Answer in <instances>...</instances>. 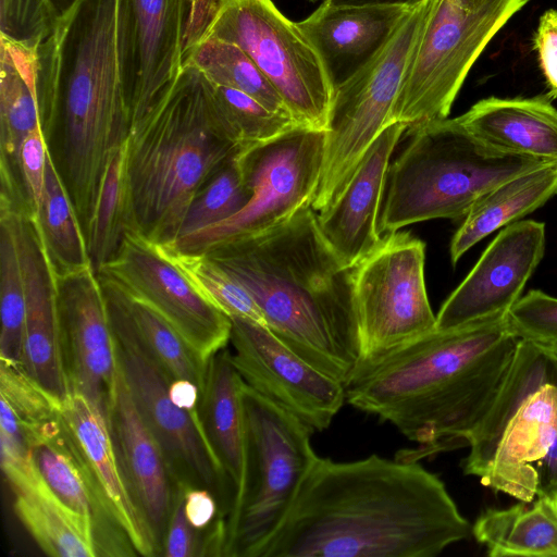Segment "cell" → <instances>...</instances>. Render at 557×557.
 Returning a JSON list of instances; mask_svg holds the SVG:
<instances>
[{
	"label": "cell",
	"instance_id": "8992f818",
	"mask_svg": "<svg viewBox=\"0 0 557 557\" xmlns=\"http://www.w3.org/2000/svg\"><path fill=\"white\" fill-rule=\"evenodd\" d=\"M463 473L518 500L557 496V350L519 341L468 438Z\"/></svg>",
	"mask_w": 557,
	"mask_h": 557
},
{
	"label": "cell",
	"instance_id": "4316f807",
	"mask_svg": "<svg viewBox=\"0 0 557 557\" xmlns=\"http://www.w3.org/2000/svg\"><path fill=\"white\" fill-rule=\"evenodd\" d=\"M34 462L57 496L89 518L98 557L136 554L128 537L110 512L64 422L61 431L32 449Z\"/></svg>",
	"mask_w": 557,
	"mask_h": 557
},
{
	"label": "cell",
	"instance_id": "9c48e42d",
	"mask_svg": "<svg viewBox=\"0 0 557 557\" xmlns=\"http://www.w3.org/2000/svg\"><path fill=\"white\" fill-rule=\"evenodd\" d=\"M434 0L409 9L384 47L334 88L315 212L341 196L368 148L392 122V112Z\"/></svg>",
	"mask_w": 557,
	"mask_h": 557
},
{
	"label": "cell",
	"instance_id": "ee69618b",
	"mask_svg": "<svg viewBox=\"0 0 557 557\" xmlns=\"http://www.w3.org/2000/svg\"><path fill=\"white\" fill-rule=\"evenodd\" d=\"M48 152L41 126L26 138L21 149V173L35 220L45 191Z\"/></svg>",
	"mask_w": 557,
	"mask_h": 557
},
{
	"label": "cell",
	"instance_id": "681fc988",
	"mask_svg": "<svg viewBox=\"0 0 557 557\" xmlns=\"http://www.w3.org/2000/svg\"><path fill=\"white\" fill-rule=\"evenodd\" d=\"M77 0H58L62 14L67 11Z\"/></svg>",
	"mask_w": 557,
	"mask_h": 557
},
{
	"label": "cell",
	"instance_id": "7402d4cb",
	"mask_svg": "<svg viewBox=\"0 0 557 557\" xmlns=\"http://www.w3.org/2000/svg\"><path fill=\"white\" fill-rule=\"evenodd\" d=\"M107 418L128 487L162 550L175 484L160 444L134 404L119 362L107 400Z\"/></svg>",
	"mask_w": 557,
	"mask_h": 557
},
{
	"label": "cell",
	"instance_id": "4fadbf2b",
	"mask_svg": "<svg viewBox=\"0 0 557 557\" xmlns=\"http://www.w3.org/2000/svg\"><path fill=\"white\" fill-rule=\"evenodd\" d=\"M424 260L425 244L410 233L396 231L386 233L354 268L359 329L354 375L435 330Z\"/></svg>",
	"mask_w": 557,
	"mask_h": 557
},
{
	"label": "cell",
	"instance_id": "8d00e7d4",
	"mask_svg": "<svg viewBox=\"0 0 557 557\" xmlns=\"http://www.w3.org/2000/svg\"><path fill=\"white\" fill-rule=\"evenodd\" d=\"M0 361L22 366L26 298L15 236L0 215Z\"/></svg>",
	"mask_w": 557,
	"mask_h": 557
},
{
	"label": "cell",
	"instance_id": "6da1fadb",
	"mask_svg": "<svg viewBox=\"0 0 557 557\" xmlns=\"http://www.w3.org/2000/svg\"><path fill=\"white\" fill-rule=\"evenodd\" d=\"M470 535L443 481L418 461L318 456L259 557H434Z\"/></svg>",
	"mask_w": 557,
	"mask_h": 557
},
{
	"label": "cell",
	"instance_id": "836d02e7",
	"mask_svg": "<svg viewBox=\"0 0 557 557\" xmlns=\"http://www.w3.org/2000/svg\"><path fill=\"white\" fill-rule=\"evenodd\" d=\"M126 141L109 158L85 233L90 262L96 273L115 256L125 235L132 231Z\"/></svg>",
	"mask_w": 557,
	"mask_h": 557
},
{
	"label": "cell",
	"instance_id": "d6986e66",
	"mask_svg": "<svg viewBox=\"0 0 557 557\" xmlns=\"http://www.w3.org/2000/svg\"><path fill=\"white\" fill-rule=\"evenodd\" d=\"M57 289L61 347L71 392L83 394L107 413L117 360L99 277L89 265L57 276Z\"/></svg>",
	"mask_w": 557,
	"mask_h": 557
},
{
	"label": "cell",
	"instance_id": "2e32d148",
	"mask_svg": "<svg viewBox=\"0 0 557 557\" xmlns=\"http://www.w3.org/2000/svg\"><path fill=\"white\" fill-rule=\"evenodd\" d=\"M231 359L245 383L314 432L326 430L346 403L345 385L317 369L269 327L231 317Z\"/></svg>",
	"mask_w": 557,
	"mask_h": 557
},
{
	"label": "cell",
	"instance_id": "f907efd6",
	"mask_svg": "<svg viewBox=\"0 0 557 557\" xmlns=\"http://www.w3.org/2000/svg\"><path fill=\"white\" fill-rule=\"evenodd\" d=\"M309 1H311V2H317L318 0H309ZM322 1H323V0H322Z\"/></svg>",
	"mask_w": 557,
	"mask_h": 557
},
{
	"label": "cell",
	"instance_id": "ac0fdd59",
	"mask_svg": "<svg viewBox=\"0 0 557 557\" xmlns=\"http://www.w3.org/2000/svg\"><path fill=\"white\" fill-rule=\"evenodd\" d=\"M545 224L519 220L505 226L436 314L445 331L505 315L545 253Z\"/></svg>",
	"mask_w": 557,
	"mask_h": 557
},
{
	"label": "cell",
	"instance_id": "7dc6e473",
	"mask_svg": "<svg viewBox=\"0 0 557 557\" xmlns=\"http://www.w3.org/2000/svg\"><path fill=\"white\" fill-rule=\"evenodd\" d=\"M169 392L178 408L189 412L198 411L201 393L196 384L187 380H172Z\"/></svg>",
	"mask_w": 557,
	"mask_h": 557
},
{
	"label": "cell",
	"instance_id": "277c9868",
	"mask_svg": "<svg viewBox=\"0 0 557 557\" xmlns=\"http://www.w3.org/2000/svg\"><path fill=\"white\" fill-rule=\"evenodd\" d=\"M259 306L267 327L310 364L344 385L359 351L354 269L322 236L311 206L256 235L205 252Z\"/></svg>",
	"mask_w": 557,
	"mask_h": 557
},
{
	"label": "cell",
	"instance_id": "f546056e",
	"mask_svg": "<svg viewBox=\"0 0 557 557\" xmlns=\"http://www.w3.org/2000/svg\"><path fill=\"white\" fill-rule=\"evenodd\" d=\"M557 194V161L512 177L481 197L450 243L456 264L476 243L545 205Z\"/></svg>",
	"mask_w": 557,
	"mask_h": 557
},
{
	"label": "cell",
	"instance_id": "7bdbcfd3",
	"mask_svg": "<svg viewBox=\"0 0 557 557\" xmlns=\"http://www.w3.org/2000/svg\"><path fill=\"white\" fill-rule=\"evenodd\" d=\"M185 486L181 482L175 483L172 511L162 544V554L166 557L202 556L203 540L185 512Z\"/></svg>",
	"mask_w": 557,
	"mask_h": 557
},
{
	"label": "cell",
	"instance_id": "ba28073f",
	"mask_svg": "<svg viewBox=\"0 0 557 557\" xmlns=\"http://www.w3.org/2000/svg\"><path fill=\"white\" fill-rule=\"evenodd\" d=\"M246 471L242 493L226 517L227 557H259L285 520L318 458L314 430L249 387L243 392Z\"/></svg>",
	"mask_w": 557,
	"mask_h": 557
},
{
	"label": "cell",
	"instance_id": "bcb514c9",
	"mask_svg": "<svg viewBox=\"0 0 557 557\" xmlns=\"http://www.w3.org/2000/svg\"><path fill=\"white\" fill-rule=\"evenodd\" d=\"M184 506L188 521L198 530L212 524L219 517H224L218 498L205 487L186 485Z\"/></svg>",
	"mask_w": 557,
	"mask_h": 557
},
{
	"label": "cell",
	"instance_id": "3957f363",
	"mask_svg": "<svg viewBox=\"0 0 557 557\" xmlns=\"http://www.w3.org/2000/svg\"><path fill=\"white\" fill-rule=\"evenodd\" d=\"M518 344L506 314L434 330L357 372L345 385L346 403L418 444L398 458L419 461L466 447Z\"/></svg>",
	"mask_w": 557,
	"mask_h": 557
},
{
	"label": "cell",
	"instance_id": "ffe728a7",
	"mask_svg": "<svg viewBox=\"0 0 557 557\" xmlns=\"http://www.w3.org/2000/svg\"><path fill=\"white\" fill-rule=\"evenodd\" d=\"M0 215L11 223L23 274L26 318L22 367L45 388L63 399L71 393V387L61 347L57 275L35 220L8 211H0Z\"/></svg>",
	"mask_w": 557,
	"mask_h": 557
},
{
	"label": "cell",
	"instance_id": "603a6c76",
	"mask_svg": "<svg viewBox=\"0 0 557 557\" xmlns=\"http://www.w3.org/2000/svg\"><path fill=\"white\" fill-rule=\"evenodd\" d=\"M62 419L110 512L128 537L136 554H159L154 535L125 479L107 413L83 394L71 392L62 399Z\"/></svg>",
	"mask_w": 557,
	"mask_h": 557
},
{
	"label": "cell",
	"instance_id": "e575fe53",
	"mask_svg": "<svg viewBox=\"0 0 557 557\" xmlns=\"http://www.w3.org/2000/svg\"><path fill=\"white\" fill-rule=\"evenodd\" d=\"M185 63L195 65L216 85L245 92L274 112L292 115L267 76L251 58L234 44L215 37H206L189 51Z\"/></svg>",
	"mask_w": 557,
	"mask_h": 557
},
{
	"label": "cell",
	"instance_id": "30bf717a",
	"mask_svg": "<svg viewBox=\"0 0 557 557\" xmlns=\"http://www.w3.org/2000/svg\"><path fill=\"white\" fill-rule=\"evenodd\" d=\"M529 0H434L392 112L411 131L448 117L467 74Z\"/></svg>",
	"mask_w": 557,
	"mask_h": 557
},
{
	"label": "cell",
	"instance_id": "f1b7e54d",
	"mask_svg": "<svg viewBox=\"0 0 557 557\" xmlns=\"http://www.w3.org/2000/svg\"><path fill=\"white\" fill-rule=\"evenodd\" d=\"M244 386L226 347L210 358L198 412L208 443L234 488L233 506L242 493L246 471Z\"/></svg>",
	"mask_w": 557,
	"mask_h": 557
},
{
	"label": "cell",
	"instance_id": "d590c367",
	"mask_svg": "<svg viewBox=\"0 0 557 557\" xmlns=\"http://www.w3.org/2000/svg\"><path fill=\"white\" fill-rule=\"evenodd\" d=\"M0 399L13 412L30 450L53 437L63 426L62 399L20 364L0 361Z\"/></svg>",
	"mask_w": 557,
	"mask_h": 557
},
{
	"label": "cell",
	"instance_id": "d4e9b609",
	"mask_svg": "<svg viewBox=\"0 0 557 557\" xmlns=\"http://www.w3.org/2000/svg\"><path fill=\"white\" fill-rule=\"evenodd\" d=\"M35 48L0 41V210L34 216L22 173L21 149L40 127L35 95Z\"/></svg>",
	"mask_w": 557,
	"mask_h": 557
},
{
	"label": "cell",
	"instance_id": "8fae6325",
	"mask_svg": "<svg viewBox=\"0 0 557 557\" xmlns=\"http://www.w3.org/2000/svg\"><path fill=\"white\" fill-rule=\"evenodd\" d=\"M98 277L117 362L139 414L163 450L174 483L218 494L221 512L227 517L234 488L208 443L199 412L183 410L173 403L169 392L172 379L136 334L109 281Z\"/></svg>",
	"mask_w": 557,
	"mask_h": 557
},
{
	"label": "cell",
	"instance_id": "b9f144b4",
	"mask_svg": "<svg viewBox=\"0 0 557 557\" xmlns=\"http://www.w3.org/2000/svg\"><path fill=\"white\" fill-rule=\"evenodd\" d=\"M510 332L519 339L557 350V298L539 289L521 296L506 313Z\"/></svg>",
	"mask_w": 557,
	"mask_h": 557
},
{
	"label": "cell",
	"instance_id": "44dd1931",
	"mask_svg": "<svg viewBox=\"0 0 557 557\" xmlns=\"http://www.w3.org/2000/svg\"><path fill=\"white\" fill-rule=\"evenodd\" d=\"M406 129L399 122L384 128L366 151L341 196L317 213L322 236L347 268H356L382 239L379 216L389 160Z\"/></svg>",
	"mask_w": 557,
	"mask_h": 557
},
{
	"label": "cell",
	"instance_id": "7a4b0ae2",
	"mask_svg": "<svg viewBox=\"0 0 557 557\" xmlns=\"http://www.w3.org/2000/svg\"><path fill=\"white\" fill-rule=\"evenodd\" d=\"M49 152L86 232L112 152L132 121L119 53V0H77L35 49Z\"/></svg>",
	"mask_w": 557,
	"mask_h": 557
},
{
	"label": "cell",
	"instance_id": "484cf974",
	"mask_svg": "<svg viewBox=\"0 0 557 557\" xmlns=\"http://www.w3.org/2000/svg\"><path fill=\"white\" fill-rule=\"evenodd\" d=\"M13 493V510L38 547L52 557H98L89 518L63 503L48 485L34 459L2 469Z\"/></svg>",
	"mask_w": 557,
	"mask_h": 557
},
{
	"label": "cell",
	"instance_id": "cb8c5ba5",
	"mask_svg": "<svg viewBox=\"0 0 557 557\" xmlns=\"http://www.w3.org/2000/svg\"><path fill=\"white\" fill-rule=\"evenodd\" d=\"M411 8L333 5L323 0L299 28L319 53L333 88L366 65Z\"/></svg>",
	"mask_w": 557,
	"mask_h": 557
},
{
	"label": "cell",
	"instance_id": "c3c4849f",
	"mask_svg": "<svg viewBox=\"0 0 557 557\" xmlns=\"http://www.w3.org/2000/svg\"><path fill=\"white\" fill-rule=\"evenodd\" d=\"M333 5H398L412 8L424 0H325Z\"/></svg>",
	"mask_w": 557,
	"mask_h": 557
},
{
	"label": "cell",
	"instance_id": "74e56055",
	"mask_svg": "<svg viewBox=\"0 0 557 557\" xmlns=\"http://www.w3.org/2000/svg\"><path fill=\"white\" fill-rule=\"evenodd\" d=\"M210 86L219 121L227 137L240 148L301 125L292 115L274 112L245 92L212 82Z\"/></svg>",
	"mask_w": 557,
	"mask_h": 557
},
{
	"label": "cell",
	"instance_id": "5b68a950",
	"mask_svg": "<svg viewBox=\"0 0 557 557\" xmlns=\"http://www.w3.org/2000/svg\"><path fill=\"white\" fill-rule=\"evenodd\" d=\"M240 149L218 119L209 79L185 63L131 127L129 233L161 246L175 242L196 194Z\"/></svg>",
	"mask_w": 557,
	"mask_h": 557
},
{
	"label": "cell",
	"instance_id": "60d3db41",
	"mask_svg": "<svg viewBox=\"0 0 557 557\" xmlns=\"http://www.w3.org/2000/svg\"><path fill=\"white\" fill-rule=\"evenodd\" d=\"M61 15L58 0H0L1 38L35 48Z\"/></svg>",
	"mask_w": 557,
	"mask_h": 557
},
{
	"label": "cell",
	"instance_id": "f35d334b",
	"mask_svg": "<svg viewBox=\"0 0 557 557\" xmlns=\"http://www.w3.org/2000/svg\"><path fill=\"white\" fill-rule=\"evenodd\" d=\"M238 152L232 156L196 194L178 238L221 223L246 207L250 199V189L238 161Z\"/></svg>",
	"mask_w": 557,
	"mask_h": 557
},
{
	"label": "cell",
	"instance_id": "7c38bea8",
	"mask_svg": "<svg viewBox=\"0 0 557 557\" xmlns=\"http://www.w3.org/2000/svg\"><path fill=\"white\" fill-rule=\"evenodd\" d=\"M326 131L295 126L243 148L238 161L250 189L246 207L213 226L163 246L182 253H205L231 240L265 232L311 206L320 184Z\"/></svg>",
	"mask_w": 557,
	"mask_h": 557
},
{
	"label": "cell",
	"instance_id": "52a82bcc",
	"mask_svg": "<svg viewBox=\"0 0 557 557\" xmlns=\"http://www.w3.org/2000/svg\"><path fill=\"white\" fill-rule=\"evenodd\" d=\"M408 134V145L388 169L380 233L433 219H463L502 183L548 163L485 146L458 117L433 121Z\"/></svg>",
	"mask_w": 557,
	"mask_h": 557
},
{
	"label": "cell",
	"instance_id": "5bb4252c",
	"mask_svg": "<svg viewBox=\"0 0 557 557\" xmlns=\"http://www.w3.org/2000/svg\"><path fill=\"white\" fill-rule=\"evenodd\" d=\"M206 37L243 49L299 124L326 131L334 88L298 23L281 13L272 0H226Z\"/></svg>",
	"mask_w": 557,
	"mask_h": 557
},
{
	"label": "cell",
	"instance_id": "e0dca14e",
	"mask_svg": "<svg viewBox=\"0 0 557 557\" xmlns=\"http://www.w3.org/2000/svg\"><path fill=\"white\" fill-rule=\"evenodd\" d=\"M189 1L119 0L120 66L132 125L183 67Z\"/></svg>",
	"mask_w": 557,
	"mask_h": 557
},
{
	"label": "cell",
	"instance_id": "4dcf8cb0",
	"mask_svg": "<svg viewBox=\"0 0 557 557\" xmlns=\"http://www.w3.org/2000/svg\"><path fill=\"white\" fill-rule=\"evenodd\" d=\"M472 535L491 557H557V496L488 508L475 520Z\"/></svg>",
	"mask_w": 557,
	"mask_h": 557
},
{
	"label": "cell",
	"instance_id": "83f0119b",
	"mask_svg": "<svg viewBox=\"0 0 557 557\" xmlns=\"http://www.w3.org/2000/svg\"><path fill=\"white\" fill-rule=\"evenodd\" d=\"M457 117L474 137L494 150L557 161V109L548 95L490 97Z\"/></svg>",
	"mask_w": 557,
	"mask_h": 557
},
{
	"label": "cell",
	"instance_id": "ab89813d",
	"mask_svg": "<svg viewBox=\"0 0 557 557\" xmlns=\"http://www.w3.org/2000/svg\"><path fill=\"white\" fill-rule=\"evenodd\" d=\"M166 250L198 289L230 318L240 317L267 326L249 292L207 255Z\"/></svg>",
	"mask_w": 557,
	"mask_h": 557
},
{
	"label": "cell",
	"instance_id": "9a60e30c",
	"mask_svg": "<svg viewBox=\"0 0 557 557\" xmlns=\"http://www.w3.org/2000/svg\"><path fill=\"white\" fill-rule=\"evenodd\" d=\"M97 274L114 280L152 308L203 361L230 343L231 318L198 289L163 246L127 233Z\"/></svg>",
	"mask_w": 557,
	"mask_h": 557
},
{
	"label": "cell",
	"instance_id": "f6af8a7d",
	"mask_svg": "<svg viewBox=\"0 0 557 557\" xmlns=\"http://www.w3.org/2000/svg\"><path fill=\"white\" fill-rule=\"evenodd\" d=\"M533 48L549 89L548 97L557 98V10L549 9L541 15Z\"/></svg>",
	"mask_w": 557,
	"mask_h": 557
},
{
	"label": "cell",
	"instance_id": "1f68e13d",
	"mask_svg": "<svg viewBox=\"0 0 557 557\" xmlns=\"http://www.w3.org/2000/svg\"><path fill=\"white\" fill-rule=\"evenodd\" d=\"M35 223L57 276L91 265L85 232L50 152L44 197Z\"/></svg>",
	"mask_w": 557,
	"mask_h": 557
},
{
	"label": "cell",
	"instance_id": "d6a6232c",
	"mask_svg": "<svg viewBox=\"0 0 557 557\" xmlns=\"http://www.w3.org/2000/svg\"><path fill=\"white\" fill-rule=\"evenodd\" d=\"M98 275L109 281L136 334L164 372L172 380L193 382L202 393L208 362L152 308L131 295L114 280L103 274Z\"/></svg>",
	"mask_w": 557,
	"mask_h": 557
}]
</instances>
